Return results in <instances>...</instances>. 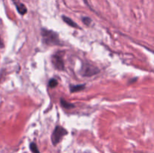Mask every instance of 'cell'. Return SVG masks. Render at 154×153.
Here are the masks:
<instances>
[{
	"mask_svg": "<svg viewBox=\"0 0 154 153\" xmlns=\"http://www.w3.org/2000/svg\"><path fill=\"white\" fill-rule=\"evenodd\" d=\"M42 36L43 42L47 45H60L61 44L58 34L52 30H48L43 28L42 29Z\"/></svg>",
	"mask_w": 154,
	"mask_h": 153,
	"instance_id": "obj_1",
	"label": "cell"
},
{
	"mask_svg": "<svg viewBox=\"0 0 154 153\" xmlns=\"http://www.w3.org/2000/svg\"><path fill=\"white\" fill-rule=\"evenodd\" d=\"M67 134V130L64 128H63L62 126L57 125L54 129L52 135H51V141H52L53 144L54 146L58 144L61 141V140L63 139V136Z\"/></svg>",
	"mask_w": 154,
	"mask_h": 153,
	"instance_id": "obj_2",
	"label": "cell"
},
{
	"mask_svg": "<svg viewBox=\"0 0 154 153\" xmlns=\"http://www.w3.org/2000/svg\"><path fill=\"white\" fill-rule=\"evenodd\" d=\"M99 73V69L93 64L86 63L81 68V74L84 76H92Z\"/></svg>",
	"mask_w": 154,
	"mask_h": 153,
	"instance_id": "obj_3",
	"label": "cell"
},
{
	"mask_svg": "<svg viewBox=\"0 0 154 153\" xmlns=\"http://www.w3.org/2000/svg\"><path fill=\"white\" fill-rule=\"evenodd\" d=\"M52 62L56 68L59 69L60 70H63L64 69V62L63 60L58 54H56L52 56Z\"/></svg>",
	"mask_w": 154,
	"mask_h": 153,
	"instance_id": "obj_4",
	"label": "cell"
},
{
	"mask_svg": "<svg viewBox=\"0 0 154 153\" xmlns=\"http://www.w3.org/2000/svg\"><path fill=\"white\" fill-rule=\"evenodd\" d=\"M13 1H14V3L15 4V6H16L17 11L19 12L21 15L25 14L27 12V9H26V6L24 5L23 3L19 2V1H18V0H17V1L13 0Z\"/></svg>",
	"mask_w": 154,
	"mask_h": 153,
	"instance_id": "obj_5",
	"label": "cell"
},
{
	"mask_svg": "<svg viewBox=\"0 0 154 153\" xmlns=\"http://www.w3.org/2000/svg\"><path fill=\"white\" fill-rule=\"evenodd\" d=\"M62 18H63V21H64L66 24H68L69 26L73 27V28H78V26L77 25V24L75 23V22H74L72 19H70L69 17H68V16H64V15H63V16H62Z\"/></svg>",
	"mask_w": 154,
	"mask_h": 153,
	"instance_id": "obj_6",
	"label": "cell"
},
{
	"mask_svg": "<svg viewBox=\"0 0 154 153\" xmlns=\"http://www.w3.org/2000/svg\"><path fill=\"white\" fill-rule=\"evenodd\" d=\"M60 104H61L62 106H63V108H65V109H72V108L75 107V105L69 103V102L66 101V100H64L63 98L60 99Z\"/></svg>",
	"mask_w": 154,
	"mask_h": 153,
	"instance_id": "obj_7",
	"label": "cell"
},
{
	"mask_svg": "<svg viewBox=\"0 0 154 153\" xmlns=\"http://www.w3.org/2000/svg\"><path fill=\"white\" fill-rule=\"evenodd\" d=\"M84 88H85V85H75L71 86L70 90L72 92H79L84 89Z\"/></svg>",
	"mask_w": 154,
	"mask_h": 153,
	"instance_id": "obj_8",
	"label": "cell"
},
{
	"mask_svg": "<svg viewBox=\"0 0 154 153\" xmlns=\"http://www.w3.org/2000/svg\"><path fill=\"white\" fill-rule=\"evenodd\" d=\"M29 147L31 151L32 152V153H40V152H39L37 146H36V144L35 143V142H32V143L30 144Z\"/></svg>",
	"mask_w": 154,
	"mask_h": 153,
	"instance_id": "obj_9",
	"label": "cell"
},
{
	"mask_svg": "<svg viewBox=\"0 0 154 153\" xmlns=\"http://www.w3.org/2000/svg\"><path fill=\"white\" fill-rule=\"evenodd\" d=\"M57 85H58V81L56 79H51L49 81V86L51 88H55Z\"/></svg>",
	"mask_w": 154,
	"mask_h": 153,
	"instance_id": "obj_10",
	"label": "cell"
},
{
	"mask_svg": "<svg viewBox=\"0 0 154 153\" xmlns=\"http://www.w3.org/2000/svg\"><path fill=\"white\" fill-rule=\"evenodd\" d=\"M82 21L84 22V23L85 24V25L89 26L90 23H91L92 20L90 19V18L87 17V16H84V17H82Z\"/></svg>",
	"mask_w": 154,
	"mask_h": 153,
	"instance_id": "obj_11",
	"label": "cell"
},
{
	"mask_svg": "<svg viewBox=\"0 0 154 153\" xmlns=\"http://www.w3.org/2000/svg\"><path fill=\"white\" fill-rule=\"evenodd\" d=\"M3 46H4V44H3V43H2V40L1 38H0V47H1V48H2V47H3Z\"/></svg>",
	"mask_w": 154,
	"mask_h": 153,
	"instance_id": "obj_12",
	"label": "cell"
}]
</instances>
